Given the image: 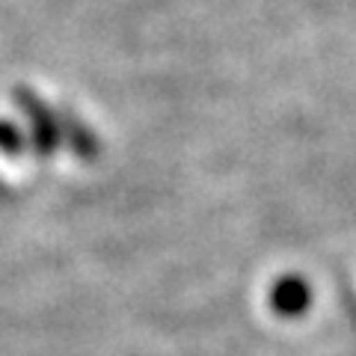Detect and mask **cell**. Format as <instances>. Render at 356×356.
<instances>
[{"instance_id":"1","label":"cell","mask_w":356,"mask_h":356,"mask_svg":"<svg viewBox=\"0 0 356 356\" xmlns=\"http://www.w3.org/2000/svg\"><path fill=\"white\" fill-rule=\"evenodd\" d=\"M306 297H309V291L300 280H285V282H280V288H276V306L282 312H297L306 303Z\"/></svg>"}]
</instances>
